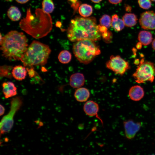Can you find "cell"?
<instances>
[{"mask_svg":"<svg viewBox=\"0 0 155 155\" xmlns=\"http://www.w3.org/2000/svg\"><path fill=\"white\" fill-rule=\"evenodd\" d=\"M89 90L85 88H80L75 90L74 96L76 100L80 102H86L90 97Z\"/></svg>","mask_w":155,"mask_h":155,"instance_id":"obj_15","label":"cell"},{"mask_svg":"<svg viewBox=\"0 0 155 155\" xmlns=\"http://www.w3.org/2000/svg\"><path fill=\"white\" fill-rule=\"evenodd\" d=\"M26 69L22 65H18L14 67L12 70V76L18 80H22L25 79L27 75Z\"/></svg>","mask_w":155,"mask_h":155,"instance_id":"obj_16","label":"cell"},{"mask_svg":"<svg viewBox=\"0 0 155 155\" xmlns=\"http://www.w3.org/2000/svg\"><path fill=\"white\" fill-rule=\"evenodd\" d=\"M71 55L70 53L67 50L61 51L58 55V58L59 62L63 64L69 63L71 59Z\"/></svg>","mask_w":155,"mask_h":155,"instance_id":"obj_22","label":"cell"},{"mask_svg":"<svg viewBox=\"0 0 155 155\" xmlns=\"http://www.w3.org/2000/svg\"><path fill=\"white\" fill-rule=\"evenodd\" d=\"M51 52L48 45L34 40L28 47L20 60L25 67L44 65L47 63Z\"/></svg>","mask_w":155,"mask_h":155,"instance_id":"obj_4","label":"cell"},{"mask_svg":"<svg viewBox=\"0 0 155 155\" xmlns=\"http://www.w3.org/2000/svg\"><path fill=\"white\" fill-rule=\"evenodd\" d=\"M78 11L83 17H86L90 16L92 13L93 9L90 5L84 3L82 4L79 7Z\"/></svg>","mask_w":155,"mask_h":155,"instance_id":"obj_21","label":"cell"},{"mask_svg":"<svg viewBox=\"0 0 155 155\" xmlns=\"http://www.w3.org/2000/svg\"><path fill=\"white\" fill-rule=\"evenodd\" d=\"M152 36L150 32L142 30L139 32L138 35V39L142 45L147 46L150 44L152 42Z\"/></svg>","mask_w":155,"mask_h":155,"instance_id":"obj_17","label":"cell"},{"mask_svg":"<svg viewBox=\"0 0 155 155\" xmlns=\"http://www.w3.org/2000/svg\"><path fill=\"white\" fill-rule=\"evenodd\" d=\"M106 65L107 68L115 74L121 75L130 68L129 63L119 55L111 56Z\"/></svg>","mask_w":155,"mask_h":155,"instance_id":"obj_8","label":"cell"},{"mask_svg":"<svg viewBox=\"0 0 155 155\" xmlns=\"http://www.w3.org/2000/svg\"><path fill=\"white\" fill-rule=\"evenodd\" d=\"M42 5V9L47 13H51L54 10V5L52 0H43Z\"/></svg>","mask_w":155,"mask_h":155,"instance_id":"obj_23","label":"cell"},{"mask_svg":"<svg viewBox=\"0 0 155 155\" xmlns=\"http://www.w3.org/2000/svg\"><path fill=\"white\" fill-rule=\"evenodd\" d=\"M53 23L49 13L44 12L42 9H36L34 13H32L30 8L27 9L26 17L20 22V28L33 38H42L51 31Z\"/></svg>","mask_w":155,"mask_h":155,"instance_id":"obj_1","label":"cell"},{"mask_svg":"<svg viewBox=\"0 0 155 155\" xmlns=\"http://www.w3.org/2000/svg\"><path fill=\"white\" fill-rule=\"evenodd\" d=\"M139 22L142 28L147 30H155V13L147 11L142 13Z\"/></svg>","mask_w":155,"mask_h":155,"instance_id":"obj_9","label":"cell"},{"mask_svg":"<svg viewBox=\"0 0 155 155\" xmlns=\"http://www.w3.org/2000/svg\"><path fill=\"white\" fill-rule=\"evenodd\" d=\"M73 53L81 63L87 64L100 53L99 47L94 41L83 40L75 42L73 47Z\"/></svg>","mask_w":155,"mask_h":155,"instance_id":"obj_5","label":"cell"},{"mask_svg":"<svg viewBox=\"0 0 155 155\" xmlns=\"http://www.w3.org/2000/svg\"><path fill=\"white\" fill-rule=\"evenodd\" d=\"M125 26L129 27L135 26L137 24V18L136 16L134 13H127L122 17Z\"/></svg>","mask_w":155,"mask_h":155,"instance_id":"obj_18","label":"cell"},{"mask_svg":"<svg viewBox=\"0 0 155 155\" xmlns=\"http://www.w3.org/2000/svg\"><path fill=\"white\" fill-rule=\"evenodd\" d=\"M85 81L83 74L77 73L72 75L70 78L69 84L72 87L78 88L84 85Z\"/></svg>","mask_w":155,"mask_h":155,"instance_id":"obj_14","label":"cell"},{"mask_svg":"<svg viewBox=\"0 0 155 155\" xmlns=\"http://www.w3.org/2000/svg\"><path fill=\"white\" fill-rule=\"evenodd\" d=\"M111 26L115 31L117 32L122 30L125 26L123 19L119 18L117 14L112 16Z\"/></svg>","mask_w":155,"mask_h":155,"instance_id":"obj_19","label":"cell"},{"mask_svg":"<svg viewBox=\"0 0 155 155\" xmlns=\"http://www.w3.org/2000/svg\"><path fill=\"white\" fill-rule=\"evenodd\" d=\"M0 116H1L4 114L5 112V108L1 104H0Z\"/></svg>","mask_w":155,"mask_h":155,"instance_id":"obj_29","label":"cell"},{"mask_svg":"<svg viewBox=\"0 0 155 155\" xmlns=\"http://www.w3.org/2000/svg\"><path fill=\"white\" fill-rule=\"evenodd\" d=\"M101 36L94 17H76L71 20L67 30L68 38L73 42L86 39L96 41Z\"/></svg>","mask_w":155,"mask_h":155,"instance_id":"obj_2","label":"cell"},{"mask_svg":"<svg viewBox=\"0 0 155 155\" xmlns=\"http://www.w3.org/2000/svg\"><path fill=\"white\" fill-rule=\"evenodd\" d=\"M142 46V44L140 42L138 43L137 44V49H140Z\"/></svg>","mask_w":155,"mask_h":155,"instance_id":"obj_32","label":"cell"},{"mask_svg":"<svg viewBox=\"0 0 155 155\" xmlns=\"http://www.w3.org/2000/svg\"><path fill=\"white\" fill-rule=\"evenodd\" d=\"M152 45L153 49L155 51V38L152 42Z\"/></svg>","mask_w":155,"mask_h":155,"instance_id":"obj_31","label":"cell"},{"mask_svg":"<svg viewBox=\"0 0 155 155\" xmlns=\"http://www.w3.org/2000/svg\"><path fill=\"white\" fill-rule=\"evenodd\" d=\"M144 92L143 88L139 85L131 87L129 90V96L132 100L137 101L140 100L143 97Z\"/></svg>","mask_w":155,"mask_h":155,"instance_id":"obj_12","label":"cell"},{"mask_svg":"<svg viewBox=\"0 0 155 155\" xmlns=\"http://www.w3.org/2000/svg\"><path fill=\"white\" fill-rule=\"evenodd\" d=\"M0 44L2 56L10 61L20 60L28 47L25 35L16 30L11 31L3 37Z\"/></svg>","mask_w":155,"mask_h":155,"instance_id":"obj_3","label":"cell"},{"mask_svg":"<svg viewBox=\"0 0 155 155\" xmlns=\"http://www.w3.org/2000/svg\"><path fill=\"white\" fill-rule=\"evenodd\" d=\"M123 124L125 137L128 140L133 139L135 137L142 125L141 123L135 122L131 119L124 121Z\"/></svg>","mask_w":155,"mask_h":155,"instance_id":"obj_10","label":"cell"},{"mask_svg":"<svg viewBox=\"0 0 155 155\" xmlns=\"http://www.w3.org/2000/svg\"><path fill=\"white\" fill-rule=\"evenodd\" d=\"M9 111L4 116L0 122V132L4 134L9 132L12 128L14 123V117L16 113L20 109L23 104L21 98L16 96L12 98L11 101Z\"/></svg>","mask_w":155,"mask_h":155,"instance_id":"obj_7","label":"cell"},{"mask_svg":"<svg viewBox=\"0 0 155 155\" xmlns=\"http://www.w3.org/2000/svg\"><path fill=\"white\" fill-rule=\"evenodd\" d=\"M155 75V66L150 61H145L142 59L133 76L136 82L144 83L147 81L153 82Z\"/></svg>","mask_w":155,"mask_h":155,"instance_id":"obj_6","label":"cell"},{"mask_svg":"<svg viewBox=\"0 0 155 155\" xmlns=\"http://www.w3.org/2000/svg\"><path fill=\"white\" fill-rule=\"evenodd\" d=\"M13 67L11 66L4 65L1 66L0 67V77H6L9 78H11L12 75L11 70Z\"/></svg>","mask_w":155,"mask_h":155,"instance_id":"obj_24","label":"cell"},{"mask_svg":"<svg viewBox=\"0 0 155 155\" xmlns=\"http://www.w3.org/2000/svg\"><path fill=\"white\" fill-rule=\"evenodd\" d=\"M109 2L111 4H117L120 3L122 0H108Z\"/></svg>","mask_w":155,"mask_h":155,"instance_id":"obj_28","label":"cell"},{"mask_svg":"<svg viewBox=\"0 0 155 155\" xmlns=\"http://www.w3.org/2000/svg\"><path fill=\"white\" fill-rule=\"evenodd\" d=\"M7 15L9 18L13 21L19 20L21 17V12L18 8L16 7H11L7 11Z\"/></svg>","mask_w":155,"mask_h":155,"instance_id":"obj_20","label":"cell"},{"mask_svg":"<svg viewBox=\"0 0 155 155\" xmlns=\"http://www.w3.org/2000/svg\"><path fill=\"white\" fill-rule=\"evenodd\" d=\"M92 2L94 3H98L101 1L102 0H91Z\"/></svg>","mask_w":155,"mask_h":155,"instance_id":"obj_33","label":"cell"},{"mask_svg":"<svg viewBox=\"0 0 155 155\" xmlns=\"http://www.w3.org/2000/svg\"><path fill=\"white\" fill-rule=\"evenodd\" d=\"M5 0L7 1H12V0Z\"/></svg>","mask_w":155,"mask_h":155,"instance_id":"obj_34","label":"cell"},{"mask_svg":"<svg viewBox=\"0 0 155 155\" xmlns=\"http://www.w3.org/2000/svg\"><path fill=\"white\" fill-rule=\"evenodd\" d=\"M100 25L107 28H109L111 25V19L109 16L105 14L103 15L99 20Z\"/></svg>","mask_w":155,"mask_h":155,"instance_id":"obj_25","label":"cell"},{"mask_svg":"<svg viewBox=\"0 0 155 155\" xmlns=\"http://www.w3.org/2000/svg\"><path fill=\"white\" fill-rule=\"evenodd\" d=\"M151 1H154L155 2V0H151Z\"/></svg>","mask_w":155,"mask_h":155,"instance_id":"obj_35","label":"cell"},{"mask_svg":"<svg viewBox=\"0 0 155 155\" xmlns=\"http://www.w3.org/2000/svg\"><path fill=\"white\" fill-rule=\"evenodd\" d=\"M17 2L18 3L23 4L27 2L29 0H16Z\"/></svg>","mask_w":155,"mask_h":155,"instance_id":"obj_30","label":"cell"},{"mask_svg":"<svg viewBox=\"0 0 155 155\" xmlns=\"http://www.w3.org/2000/svg\"><path fill=\"white\" fill-rule=\"evenodd\" d=\"M138 3L140 7L144 9H147L151 7V0H138Z\"/></svg>","mask_w":155,"mask_h":155,"instance_id":"obj_26","label":"cell"},{"mask_svg":"<svg viewBox=\"0 0 155 155\" xmlns=\"http://www.w3.org/2000/svg\"><path fill=\"white\" fill-rule=\"evenodd\" d=\"M26 69L30 78H32L34 76L35 72L33 67H30V68H27Z\"/></svg>","mask_w":155,"mask_h":155,"instance_id":"obj_27","label":"cell"},{"mask_svg":"<svg viewBox=\"0 0 155 155\" xmlns=\"http://www.w3.org/2000/svg\"><path fill=\"white\" fill-rule=\"evenodd\" d=\"M2 91L5 97L8 98L17 94V88L15 84L10 82H5L2 84Z\"/></svg>","mask_w":155,"mask_h":155,"instance_id":"obj_13","label":"cell"},{"mask_svg":"<svg viewBox=\"0 0 155 155\" xmlns=\"http://www.w3.org/2000/svg\"><path fill=\"white\" fill-rule=\"evenodd\" d=\"M83 110L87 115L90 117H95L100 120L103 125L102 119L98 115L99 106L97 102L92 100L87 101L84 105Z\"/></svg>","mask_w":155,"mask_h":155,"instance_id":"obj_11","label":"cell"}]
</instances>
